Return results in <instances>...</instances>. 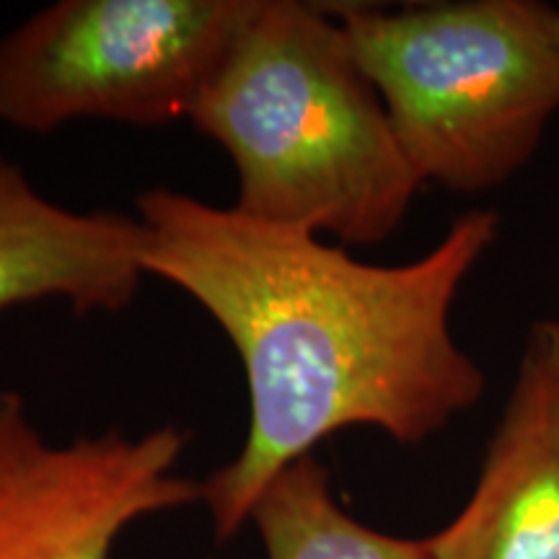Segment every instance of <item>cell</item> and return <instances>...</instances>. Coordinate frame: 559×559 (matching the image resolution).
<instances>
[{
  "instance_id": "obj_1",
  "label": "cell",
  "mask_w": 559,
  "mask_h": 559,
  "mask_svg": "<svg viewBox=\"0 0 559 559\" xmlns=\"http://www.w3.org/2000/svg\"><path fill=\"white\" fill-rule=\"evenodd\" d=\"M143 270L187 293L239 353L249 428L202 479L215 539L249 523L264 487L334 432L376 428L417 445L477 407L487 379L459 347L451 309L500 234L495 210L451 223L428 254L360 262L309 230L272 226L192 194L143 192Z\"/></svg>"
},
{
  "instance_id": "obj_2",
  "label": "cell",
  "mask_w": 559,
  "mask_h": 559,
  "mask_svg": "<svg viewBox=\"0 0 559 559\" xmlns=\"http://www.w3.org/2000/svg\"><path fill=\"white\" fill-rule=\"evenodd\" d=\"M190 122L228 153L249 218L376 247L423 181L332 3L254 0Z\"/></svg>"
},
{
  "instance_id": "obj_3",
  "label": "cell",
  "mask_w": 559,
  "mask_h": 559,
  "mask_svg": "<svg viewBox=\"0 0 559 559\" xmlns=\"http://www.w3.org/2000/svg\"><path fill=\"white\" fill-rule=\"evenodd\" d=\"M419 181L477 194L515 177L559 111V5H332Z\"/></svg>"
},
{
  "instance_id": "obj_4",
  "label": "cell",
  "mask_w": 559,
  "mask_h": 559,
  "mask_svg": "<svg viewBox=\"0 0 559 559\" xmlns=\"http://www.w3.org/2000/svg\"><path fill=\"white\" fill-rule=\"evenodd\" d=\"M254 0H60L0 37V124L190 120Z\"/></svg>"
},
{
  "instance_id": "obj_5",
  "label": "cell",
  "mask_w": 559,
  "mask_h": 559,
  "mask_svg": "<svg viewBox=\"0 0 559 559\" xmlns=\"http://www.w3.org/2000/svg\"><path fill=\"white\" fill-rule=\"evenodd\" d=\"M190 432L52 443L19 391H0V559H111L132 523L202 502V481L177 472Z\"/></svg>"
},
{
  "instance_id": "obj_6",
  "label": "cell",
  "mask_w": 559,
  "mask_h": 559,
  "mask_svg": "<svg viewBox=\"0 0 559 559\" xmlns=\"http://www.w3.org/2000/svg\"><path fill=\"white\" fill-rule=\"evenodd\" d=\"M432 559H559V321L531 324L472 498Z\"/></svg>"
},
{
  "instance_id": "obj_7",
  "label": "cell",
  "mask_w": 559,
  "mask_h": 559,
  "mask_svg": "<svg viewBox=\"0 0 559 559\" xmlns=\"http://www.w3.org/2000/svg\"><path fill=\"white\" fill-rule=\"evenodd\" d=\"M145 277L135 215L62 207L0 148V313L41 300H66L79 317L117 313Z\"/></svg>"
},
{
  "instance_id": "obj_8",
  "label": "cell",
  "mask_w": 559,
  "mask_h": 559,
  "mask_svg": "<svg viewBox=\"0 0 559 559\" xmlns=\"http://www.w3.org/2000/svg\"><path fill=\"white\" fill-rule=\"evenodd\" d=\"M267 559H432L425 539L360 523L334 498L321 461L304 456L264 487L249 513Z\"/></svg>"
}]
</instances>
